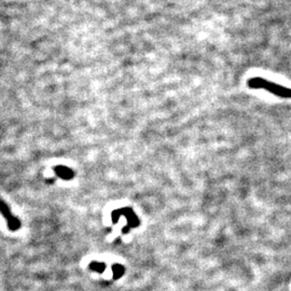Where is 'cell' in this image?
Here are the masks:
<instances>
[{"label":"cell","mask_w":291,"mask_h":291,"mask_svg":"<svg viewBox=\"0 0 291 291\" xmlns=\"http://www.w3.org/2000/svg\"><path fill=\"white\" fill-rule=\"evenodd\" d=\"M90 268L93 270V271H97V272H103L104 269H105V265L104 263H98V262H93L91 264Z\"/></svg>","instance_id":"cell-5"},{"label":"cell","mask_w":291,"mask_h":291,"mask_svg":"<svg viewBox=\"0 0 291 291\" xmlns=\"http://www.w3.org/2000/svg\"><path fill=\"white\" fill-rule=\"evenodd\" d=\"M248 85L251 88H262V90L268 91L272 94L277 95L280 97L284 98H291V88L285 87L283 85L276 84L274 82H271L266 79L260 78V77H256V78H251L248 81Z\"/></svg>","instance_id":"cell-1"},{"label":"cell","mask_w":291,"mask_h":291,"mask_svg":"<svg viewBox=\"0 0 291 291\" xmlns=\"http://www.w3.org/2000/svg\"><path fill=\"white\" fill-rule=\"evenodd\" d=\"M124 274V268L121 265H115L114 266V276L115 278L121 277Z\"/></svg>","instance_id":"cell-4"},{"label":"cell","mask_w":291,"mask_h":291,"mask_svg":"<svg viewBox=\"0 0 291 291\" xmlns=\"http://www.w3.org/2000/svg\"><path fill=\"white\" fill-rule=\"evenodd\" d=\"M54 171L58 177H61L62 179H65V180H69L75 176V173L73 170L66 167V166H63V165L55 166Z\"/></svg>","instance_id":"cell-3"},{"label":"cell","mask_w":291,"mask_h":291,"mask_svg":"<svg viewBox=\"0 0 291 291\" xmlns=\"http://www.w3.org/2000/svg\"><path fill=\"white\" fill-rule=\"evenodd\" d=\"M0 212L2 213L5 220L8 223V228L11 231H17L21 228V222L19 219L12 215V212L9 208V206L4 203V202L0 199Z\"/></svg>","instance_id":"cell-2"}]
</instances>
